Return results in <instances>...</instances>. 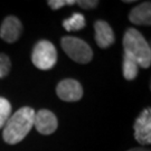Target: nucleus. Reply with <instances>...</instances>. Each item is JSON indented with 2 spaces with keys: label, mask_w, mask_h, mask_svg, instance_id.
I'll use <instances>...</instances> for the list:
<instances>
[{
  "label": "nucleus",
  "mask_w": 151,
  "mask_h": 151,
  "mask_svg": "<svg viewBox=\"0 0 151 151\" xmlns=\"http://www.w3.org/2000/svg\"><path fill=\"white\" fill-rule=\"evenodd\" d=\"M35 110L30 106H22L6 122L2 132L4 141L8 145H17L22 142L34 127Z\"/></svg>",
  "instance_id": "obj_1"
},
{
  "label": "nucleus",
  "mask_w": 151,
  "mask_h": 151,
  "mask_svg": "<svg viewBox=\"0 0 151 151\" xmlns=\"http://www.w3.org/2000/svg\"><path fill=\"white\" fill-rule=\"evenodd\" d=\"M124 54L134 58L139 67L149 68L151 65V48L147 39L140 32L129 28L123 36Z\"/></svg>",
  "instance_id": "obj_2"
},
{
  "label": "nucleus",
  "mask_w": 151,
  "mask_h": 151,
  "mask_svg": "<svg viewBox=\"0 0 151 151\" xmlns=\"http://www.w3.org/2000/svg\"><path fill=\"white\" fill-rule=\"evenodd\" d=\"M62 48L70 60L80 64H87L93 58V49L81 38L65 36L60 40Z\"/></svg>",
  "instance_id": "obj_3"
},
{
  "label": "nucleus",
  "mask_w": 151,
  "mask_h": 151,
  "mask_svg": "<svg viewBox=\"0 0 151 151\" xmlns=\"http://www.w3.org/2000/svg\"><path fill=\"white\" fill-rule=\"evenodd\" d=\"M32 62L38 70H52L57 63V50L54 44L45 39L36 43L32 53Z\"/></svg>",
  "instance_id": "obj_4"
},
{
  "label": "nucleus",
  "mask_w": 151,
  "mask_h": 151,
  "mask_svg": "<svg viewBox=\"0 0 151 151\" xmlns=\"http://www.w3.org/2000/svg\"><path fill=\"white\" fill-rule=\"evenodd\" d=\"M56 94L62 101L76 102L83 96V87L81 83L74 78H65L57 84Z\"/></svg>",
  "instance_id": "obj_5"
},
{
  "label": "nucleus",
  "mask_w": 151,
  "mask_h": 151,
  "mask_svg": "<svg viewBox=\"0 0 151 151\" xmlns=\"http://www.w3.org/2000/svg\"><path fill=\"white\" fill-rule=\"evenodd\" d=\"M134 139L142 146L151 143V109H145L134 122Z\"/></svg>",
  "instance_id": "obj_6"
},
{
  "label": "nucleus",
  "mask_w": 151,
  "mask_h": 151,
  "mask_svg": "<svg viewBox=\"0 0 151 151\" xmlns=\"http://www.w3.org/2000/svg\"><path fill=\"white\" fill-rule=\"evenodd\" d=\"M34 127L40 134L49 135L57 130L58 121L56 115L52 111L44 109V110H39L38 112H35Z\"/></svg>",
  "instance_id": "obj_7"
},
{
  "label": "nucleus",
  "mask_w": 151,
  "mask_h": 151,
  "mask_svg": "<svg viewBox=\"0 0 151 151\" xmlns=\"http://www.w3.org/2000/svg\"><path fill=\"white\" fill-rule=\"evenodd\" d=\"M22 22L15 16H7L0 26V38L6 43H16L22 36Z\"/></svg>",
  "instance_id": "obj_8"
},
{
  "label": "nucleus",
  "mask_w": 151,
  "mask_h": 151,
  "mask_svg": "<svg viewBox=\"0 0 151 151\" xmlns=\"http://www.w3.org/2000/svg\"><path fill=\"white\" fill-rule=\"evenodd\" d=\"M95 42L100 48H109L115 42L113 29L104 20H96L94 24Z\"/></svg>",
  "instance_id": "obj_9"
},
{
  "label": "nucleus",
  "mask_w": 151,
  "mask_h": 151,
  "mask_svg": "<svg viewBox=\"0 0 151 151\" xmlns=\"http://www.w3.org/2000/svg\"><path fill=\"white\" fill-rule=\"evenodd\" d=\"M129 20L138 26L151 25V2L146 1L134 7L129 12Z\"/></svg>",
  "instance_id": "obj_10"
},
{
  "label": "nucleus",
  "mask_w": 151,
  "mask_h": 151,
  "mask_svg": "<svg viewBox=\"0 0 151 151\" xmlns=\"http://www.w3.org/2000/svg\"><path fill=\"white\" fill-rule=\"evenodd\" d=\"M139 74V65L129 55L123 56V76L127 81H133Z\"/></svg>",
  "instance_id": "obj_11"
},
{
  "label": "nucleus",
  "mask_w": 151,
  "mask_h": 151,
  "mask_svg": "<svg viewBox=\"0 0 151 151\" xmlns=\"http://www.w3.org/2000/svg\"><path fill=\"white\" fill-rule=\"evenodd\" d=\"M85 17L80 12H74L70 18L65 19L63 22V27L67 32H73V30H81L85 27Z\"/></svg>",
  "instance_id": "obj_12"
},
{
  "label": "nucleus",
  "mask_w": 151,
  "mask_h": 151,
  "mask_svg": "<svg viewBox=\"0 0 151 151\" xmlns=\"http://www.w3.org/2000/svg\"><path fill=\"white\" fill-rule=\"evenodd\" d=\"M11 115V105L6 97L0 96V129L5 127L6 122Z\"/></svg>",
  "instance_id": "obj_13"
},
{
  "label": "nucleus",
  "mask_w": 151,
  "mask_h": 151,
  "mask_svg": "<svg viewBox=\"0 0 151 151\" xmlns=\"http://www.w3.org/2000/svg\"><path fill=\"white\" fill-rule=\"evenodd\" d=\"M11 68L10 58L4 53H0V78H4L9 74Z\"/></svg>",
  "instance_id": "obj_14"
},
{
  "label": "nucleus",
  "mask_w": 151,
  "mask_h": 151,
  "mask_svg": "<svg viewBox=\"0 0 151 151\" xmlns=\"http://www.w3.org/2000/svg\"><path fill=\"white\" fill-rule=\"evenodd\" d=\"M76 4V0H48L47 5L53 9V10H57L60 9L65 6H73Z\"/></svg>",
  "instance_id": "obj_15"
},
{
  "label": "nucleus",
  "mask_w": 151,
  "mask_h": 151,
  "mask_svg": "<svg viewBox=\"0 0 151 151\" xmlns=\"http://www.w3.org/2000/svg\"><path fill=\"white\" fill-rule=\"evenodd\" d=\"M76 4L80 6L82 9L90 10V9L96 8L99 5V1L97 0H78V1H76Z\"/></svg>",
  "instance_id": "obj_16"
},
{
  "label": "nucleus",
  "mask_w": 151,
  "mask_h": 151,
  "mask_svg": "<svg viewBox=\"0 0 151 151\" xmlns=\"http://www.w3.org/2000/svg\"><path fill=\"white\" fill-rule=\"evenodd\" d=\"M127 151H150V149H147V148H131Z\"/></svg>",
  "instance_id": "obj_17"
},
{
  "label": "nucleus",
  "mask_w": 151,
  "mask_h": 151,
  "mask_svg": "<svg viewBox=\"0 0 151 151\" xmlns=\"http://www.w3.org/2000/svg\"><path fill=\"white\" fill-rule=\"evenodd\" d=\"M123 2H127V4H132V2H135L134 0H124Z\"/></svg>",
  "instance_id": "obj_18"
}]
</instances>
